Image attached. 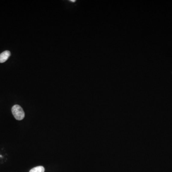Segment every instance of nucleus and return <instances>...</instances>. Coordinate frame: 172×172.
I'll use <instances>...</instances> for the list:
<instances>
[{
  "mask_svg": "<svg viewBox=\"0 0 172 172\" xmlns=\"http://www.w3.org/2000/svg\"><path fill=\"white\" fill-rule=\"evenodd\" d=\"M11 53L9 51H5L0 54V63H4L10 57Z\"/></svg>",
  "mask_w": 172,
  "mask_h": 172,
  "instance_id": "2",
  "label": "nucleus"
},
{
  "mask_svg": "<svg viewBox=\"0 0 172 172\" xmlns=\"http://www.w3.org/2000/svg\"><path fill=\"white\" fill-rule=\"evenodd\" d=\"M12 112L15 119L21 121L25 118V112L21 106L18 105H15L12 107Z\"/></svg>",
  "mask_w": 172,
  "mask_h": 172,
  "instance_id": "1",
  "label": "nucleus"
},
{
  "mask_svg": "<svg viewBox=\"0 0 172 172\" xmlns=\"http://www.w3.org/2000/svg\"><path fill=\"white\" fill-rule=\"evenodd\" d=\"M69 1L71 2H76V1H75V0H70V1Z\"/></svg>",
  "mask_w": 172,
  "mask_h": 172,
  "instance_id": "4",
  "label": "nucleus"
},
{
  "mask_svg": "<svg viewBox=\"0 0 172 172\" xmlns=\"http://www.w3.org/2000/svg\"><path fill=\"white\" fill-rule=\"evenodd\" d=\"M45 168L42 166H36L32 169L29 172H44Z\"/></svg>",
  "mask_w": 172,
  "mask_h": 172,
  "instance_id": "3",
  "label": "nucleus"
}]
</instances>
